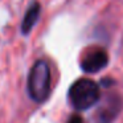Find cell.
I'll return each instance as SVG.
<instances>
[{
    "label": "cell",
    "instance_id": "3",
    "mask_svg": "<svg viewBox=\"0 0 123 123\" xmlns=\"http://www.w3.org/2000/svg\"><path fill=\"white\" fill-rule=\"evenodd\" d=\"M109 62V56L105 50H93L83 57L81 68L86 73H97L102 70Z\"/></svg>",
    "mask_w": 123,
    "mask_h": 123
},
{
    "label": "cell",
    "instance_id": "1",
    "mask_svg": "<svg viewBox=\"0 0 123 123\" xmlns=\"http://www.w3.org/2000/svg\"><path fill=\"white\" fill-rule=\"evenodd\" d=\"M101 97L99 86L89 78H80L69 89V99L77 110H87L98 102Z\"/></svg>",
    "mask_w": 123,
    "mask_h": 123
},
{
    "label": "cell",
    "instance_id": "2",
    "mask_svg": "<svg viewBox=\"0 0 123 123\" xmlns=\"http://www.w3.org/2000/svg\"><path fill=\"white\" fill-rule=\"evenodd\" d=\"M28 91L35 102L46 101L50 93V69L45 61H37L32 66L28 78Z\"/></svg>",
    "mask_w": 123,
    "mask_h": 123
},
{
    "label": "cell",
    "instance_id": "4",
    "mask_svg": "<svg viewBox=\"0 0 123 123\" xmlns=\"http://www.w3.org/2000/svg\"><path fill=\"white\" fill-rule=\"evenodd\" d=\"M38 16H40V4L38 3H33L29 7V9L27 11L24 19H23V24H21V31L23 33L28 35L31 32V29L33 28V25L36 24Z\"/></svg>",
    "mask_w": 123,
    "mask_h": 123
},
{
    "label": "cell",
    "instance_id": "5",
    "mask_svg": "<svg viewBox=\"0 0 123 123\" xmlns=\"http://www.w3.org/2000/svg\"><path fill=\"white\" fill-rule=\"evenodd\" d=\"M66 123H83V119H82V117L81 115H78V114H73L72 117L68 119V122Z\"/></svg>",
    "mask_w": 123,
    "mask_h": 123
}]
</instances>
